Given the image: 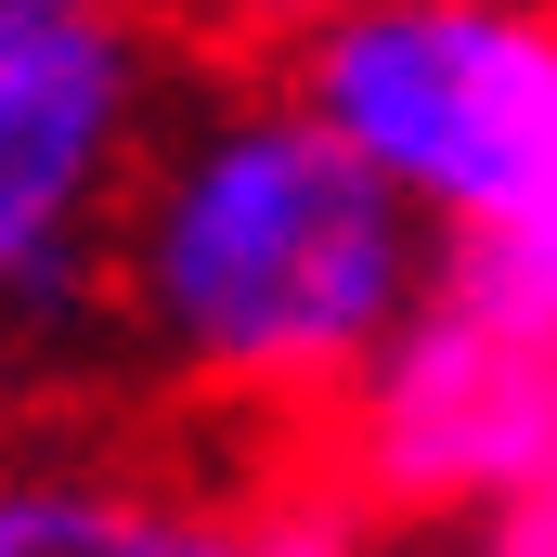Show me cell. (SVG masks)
Here are the masks:
<instances>
[{
  "instance_id": "obj_3",
  "label": "cell",
  "mask_w": 557,
  "mask_h": 557,
  "mask_svg": "<svg viewBox=\"0 0 557 557\" xmlns=\"http://www.w3.org/2000/svg\"><path fill=\"white\" fill-rule=\"evenodd\" d=\"M324 467L376 532L454 519H557V350L493 324L480 298L428 273V298L376 337V363L337 389Z\"/></svg>"
},
{
  "instance_id": "obj_6",
  "label": "cell",
  "mask_w": 557,
  "mask_h": 557,
  "mask_svg": "<svg viewBox=\"0 0 557 557\" xmlns=\"http://www.w3.org/2000/svg\"><path fill=\"white\" fill-rule=\"evenodd\" d=\"M441 285L480 298L493 324H519V337H545V350H557V195L506 208V221L441 234Z\"/></svg>"
},
{
  "instance_id": "obj_1",
  "label": "cell",
  "mask_w": 557,
  "mask_h": 557,
  "mask_svg": "<svg viewBox=\"0 0 557 557\" xmlns=\"http://www.w3.org/2000/svg\"><path fill=\"white\" fill-rule=\"evenodd\" d=\"M441 273V234L298 104L285 65L169 78L117 195L104 324L156 389L247 428H324Z\"/></svg>"
},
{
  "instance_id": "obj_2",
  "label": "cell",
  "mask_w": 557,
  "mask_h": 557,
  "mask_svg": "<svg viewBox=\"0 0 557 557\" xmlns=\"http://www.w3.org/2000/svg\"><path fill=\"white\" fill-rule=\"evenodd\" d=\"M273 65L428 234L557 195V0H337Z\"/></svg>"
},
{
  "instance_id": "obj_9",
  "label": "cell",
  "mask_w": 557,
  "mask_h": 557,
  "mask_svg": "<svg viewBox=\"0 0 557 557\" xmlns=\"http://www.w3.org/2000/svg\"><path fill=\"white\" fill-rule=\"evenodd\" d=\"M78 13H104V0H0V52L39 39V26H78Z\"/></svg>"
},
{
  "instance_id": "obj_7",
  "label": "cell",
  "mask_w": 557,
  "mask_h": 557,
  "mask_svg": "<svg viewBox=\"0 0 557 557\" xmlns=\"http://www.w3.org/2000/svg\"><path fill=\"white\" fill-rule=\"evenodd\" d=\"M182 13H195L208 39H247V52H285V39H298L311 13H337V0H182Z\"/></svg>"
},
{
  "instance_id": "obj_8",
  "label": "cell",
  "mask_w": 557,
  "mask_h": 557,
  "mask_svg": "<svg viewBox=\"0 0 557 557\" xmlns=\"http://www.w3.org/2000/svg\"><path fill=\"white\" fill-rule=\"evenodd\" d=\"M403 557H557V519H454V532H416Z\"/></svg>"
},
{
  "instance_id": "obj_4",
  "label": "cell",
  "mask_w": 557,
  "mask_h": 557,
  "mask_svg": "<svg viewBox=\"0 0 557 557\" xmlns=\"http://www.w3.org/2000/svg\"><path fill=\"white\" fill-rule=\"evenodd\" d=\"M156 104L169 52L131 0L0 52V350H52L104 311V247Z\"/></svg>"
},
{
  "instance_id": "obj_5",
  "label": "cell",
  "mask_w": 557,
  "mask_h": 557,
  "mask_svg": "<svg viewBox=\"0 0 557 557\" xmlns=\"http://www.w3.org/2000/svg\"><path fill=\"white\" fill-rule=\"evenodd\" d=\"M0 557H376L337 467H182L91 428H0Z\"/></svg>"
}]
</instances>
